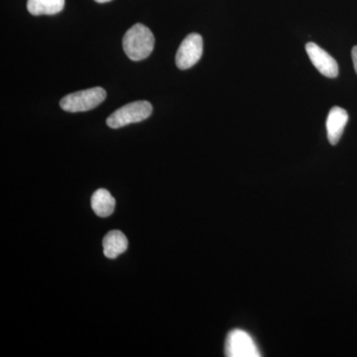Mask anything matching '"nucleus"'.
<instances>
[{"mask_svg": "<svg viewBox=\"0 0 357 357\" xmlns=\"http://www.w3.org/2000/svg\"><path fill=\"white\" fill-rule=\"evenodd\" d=\"M225 354L229 357H260L255 340L243 330L231 331L225 342Z\"/></svg>", "mask_w": 357, "mask_h": 357, "instance_id": "5", "label": "nucleus"}, {"mask_svg": "<svg viewBox=\"0 0 357 357\" xmlns=\"http://www.w3.org/2000/svg\"><path fill=\"white\" fill-rule=\"evenodd\" d=\"M349 121L347 110L340 107H333L326 119V131L331 144L337 145L344 133L345 126Z\"/></svg>", "mask_w": 357, "mask_h": 357, "instance_id": "7", "label": "nucleus"}, {"mask_svg": "<svg viewBox=\"0 0 357 357\" xmlns=\"http://www.w3.org/2000/svg\"><path fill=\"white\" fill-rule=\"evenodd\" d=\"M153 112L151 103L147 100H138L123 105L107 119V124L110 128H124L131 123H137L147 119Z\"/></svg>", "mask_w": 357, "mask_h": 357, "instance_id": "3", "label": "nucleus"}, {"mask_svg": "<svg viewBox=\"0 0 357 357\" xmlns=\"http://www.w3.org/2000/svg\"><path fill=\"white\" fill-rule=\"evenodd\" d=\"M352 61H354V70L357 74V46L354 47L351 51Z\"/></svg>", "mask_w": 357, "mask_h": 357, "instance_id": "11", "label": "nucleus"}, {"mask_svg": "<svg viewBox=\"0 0 357 357\" xmlns=\"http://www.w3.org/2000/svg\"><path fill=\"white\" fill-rule=\"evenodd\" d=\"M65 0H28L27 9L32 15H54L64 9Z\"/></svg>", "mask_w": 357, "mask_h": 357, "instance_id": "10", "label": "nucleus"}, {"mask_svg": "<svg viewBox=\"0 0 357 357\" xmlns=\"http://www.w3.org/2000/svg\"><path fill=\"white\" fill-rule=\"evenodd\" d=\"M107 91L100 86L70 93L62 98L61 107L68 112H89L105 102Z\"/></svg>", "mask_w": 357, "mask_h": 357, "instance_id": "2", "label": "nucleus"}, {"mask_svg": "<svg viewBox=\"0 0 357 357\" xmlns=\"http://www.w3.org/2000/svg\"><path fill=\"white\" fill-rule=\"evenodd\" d=\"M306 51L309 55L310 60L312 65L317 68V70L325 77H337L338 76V65L337 61L326 53L324 49L319 47L318 45L309 42L306 45Z\"/></svg>", "mask_w": 357, "mask_h": 357, "instance_id": "6", "label": "nucleus"}, {"mask_svg": "<svg viewBox=\"0 0 357 357\" xmlns=\"http://www.w3.org/2000/svg\"><path fill=\"white\" fill-rule=\"evenodd\" d=\"M102 245L105 255L109 259H114L126 252L128 248V241L119 230H112L103 238Z\"/></svg>", "mask_w": 357, "mask_h": 357, "instance_id": "8", "label": "nucleus"}, {"mask_svg": "<svg viewBox=\"0 0 357 357\" xmlns=\"http://www.w3.org/2000/svg\"><path fill=\"white\" fill-rule=\"evenodd\" d=\"M95 1L98 2V3H105V2H109L112 0H95Z\"/></svg>", "mask_w": 357, "mask_h": 357, "instance_id": "12", "label": "nucleus"}, {"mask_svg": "<svg viewBox=\"0 0 357 357\" xmlns=\"http://www.w3.org/2000/svg\"><path fill=\"white\" fill-rule=\"evenodd\" d=\"M91 208L98 217H109L114 211L115 199L107 190H98L91 197Z\"/></svg>", "mask_w": 357, "mask_h": 357, "instance_id": "9", "label": "nucleus"}, {"mask_svg": "<svg viewBox=\"0 0 357 357\" xmlns=\"http://www.w3.org/2000/svg\"><path fill=\"white\" fill-rule=\"evenodd\" d=\"M155 38L153 33L147 26L133 25L129 28L122 40V46L128 57L132 61L144 60L153 51Z\"/></svg>", "mask_w": 357, "mask_h": 357, "instance_id": "1", "label": "nucleus"}, {"mask_svg": "<svg viewBox=\"0 0 357 357\" xmlns=\"http://www.w3.org/2000/svg\"><path fill=\"white\" fill-rule=\"evenodd\" d=\"M203 38L198 33L188 35L178 47L176 65L180 70H188L199 62L203 56Z\"/></svg>", "mask_w": 357, "mask_h": 357, "instance_id": "4", "label": "nucleus"}]
</instances>
